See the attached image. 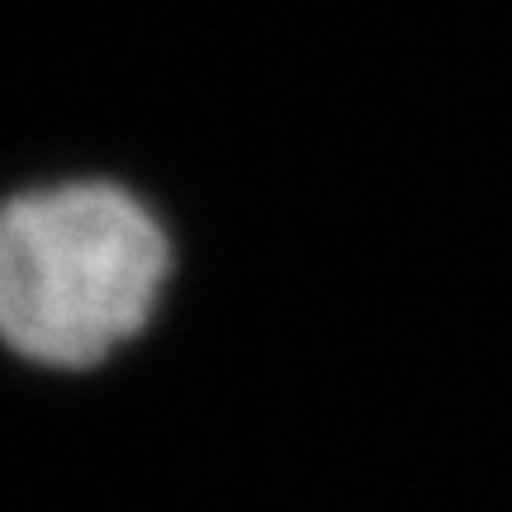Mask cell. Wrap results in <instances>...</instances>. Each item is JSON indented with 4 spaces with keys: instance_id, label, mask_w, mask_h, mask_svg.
I'll use <instances>...</instances> for the list:
<instances>
[{
    "instance_id": "1",
    "label": "cell",
    "mask_w": 512,
    "mask_h": 512,
    "mask_svg": "<svg viewBox=\"0 0 512 512\" xmlns=\"http://www.w3.org/2000/svg\"><path fill=\"white\" fill-rule=\"evenodd\" d=\"M171 233L114 181H53L0 200V342L48 370H91L162 309Z\"/></svg>"
}]
</instances>
